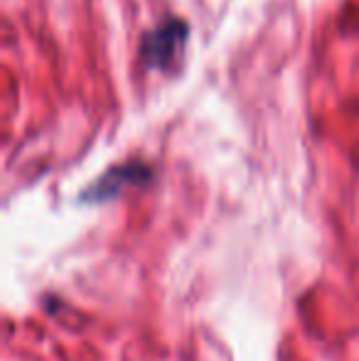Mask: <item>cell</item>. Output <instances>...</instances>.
I'll list each match as a JSON object with an SVG mask.
<instances>
[{
  "instance_id": "cell-2",
  "label": "cell",
  "mask_w": 359,
  "mask_h": 361,
  "mask_svg": "<svg viewBox=\"0 0 359 361\" xmlns=\"http://www.w3.org/2000/svg\"><path fill=\"white\" fill-rule=\"evenodd\" d=\"M150 167L143 162H126V165L111 167L104 177L94 182L87 192L82 195V202H91V204H99V202H109L114 197H118V192H123V187L130 185H145L150 182Z\"/></svg>"
},
{
  "instance_id": "cell-1",
  "label": "cell",
  "mask_w": 359,
  "mask_h": 361,
  "mask_svg": "<svg viewBox=\"0 0 359 361\" xmlns=\"http://www.w3.org/2000/svg\"><path fill=\"white\" fill-rule=\"evenodd\" d=\"M187 37V25L185 20L170 18L163 25H158L155 30L143 35V42H140V57L148 67H170L175 62V54L182 47Z\"/></svg>"
}]
</instances>
